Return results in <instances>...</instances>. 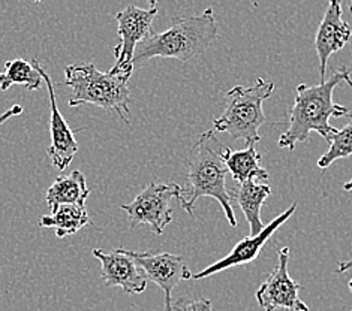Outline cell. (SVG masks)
Returning a JSON list of instances; mask_svg holds the SVG:
<instances>
[{"mask_svg": "<svg viewBox=\"0 0 352 311\" xmlns=\"http://www.w3.org/2000/svg\"><path fill=\"white\" fill-rule=\"evenodd\" d=\"M342 82L348 84L352 89V77L348 66L333 72L331 77L315 86L300 84L294 105L289 109L288 129L279 138V148H288L294 151L298 142H306L310 133L316 132L329 142L330 137L338 129L330 124L331 117H352V113L346 106L334 104V89Z\"/></svg>", "mask_w": 352, "mask_h": 311, "instance_id": "1", "label": "cell"}, {"mask_svg": "<svg viewBox=\"0 0 352 311\" xmlns=\"http://www.w3.org/2000/svg\"><path fill=\"white\" fill-rule=\"evenodd\" d=\"M223 150L225 146L216 138L214 130L201 133L186 159L189 189L183 190L179 203L184 211L194 217V207L199 198H214L221 204L231 228H236L237 218L231 204L232 196L225 181L228 168L223 161Z\"/></svg>", "mask_w": 352, "mask_h": 311, "instance_id": "2", "label": "cell"}, {"mask_svg": "<svg viewBox=\"0 0 352 311\" xmlns=\"http://www.w3.org/2000/svg\"><path fill=\"white\" fill-rule=\"evenodd\" d=\"M217 36L219 29L212 8H207L201 15L175 16L165 32L152 33L140 42L133 54V66L137 68L155 57L189 62L204 53Z\"/></svg>", "mask_w": 352, "mask_h": 311, "instance_id": "3", "label": "cell"}, {"mask_svg": "<svg viewBox=\"0 0 352 311\" xmlns=\"http://www.w3.org/2000/svg\"><path fill=\"white\" fill-rule=\"evenodd\" d=\"M65 86L71 87L68 100L71 108L85 104H94L108 111H116L126 124L131 114V93L128 82L129 75L117 72H100L94 63L69 65L65 68Z\"/></svg>", "mask_w": 352, "mask_h": 311, "instance_id": "4", "label": "cell"}, {"mask_svg": "<svg viewBox=\"0 0 352 311\" xmlns=\"http://www.w3.org/2000/svg\"><path fill=\"white\" fill-rule=\"evenodd\" d=\"M274 84L258 78L250 87L236 86L226 91L225 111L213 122L214 132H225L232 139H245L248 144L261 141L259 128L267 123L263 104L272 96Z\"/></svg>", "mask_w": 352, "mask_h": 311, "instance_id": "5", "label": "cell"}, {"mask_svg": "<svg viewBox=\"0 0 352 311\" xmlns=\"http://www.w3.org/2000/svg\"><path fill=\"white\" fill-rule=\"evenodd\" d=\"M183 189L179 184L150 183L142 189L131 204H122L120 208L129 216L131 228L146 223L153 233L162 235L166 226L173 222V200L180 199Z\"/></svg>", "mask_w": 352, "mask_h": 311, "instance_id": "6", "label": "cell"}, {"mask_svg": "<svg viewBox=\"0 0 352 311\" xmlns=\"http://www.w3.org/2000/svg\"><path fill=\"white\" fill-rule=\"evenodd\" d=\"M157 15V8L142 10V8L129 5L123 11L116 14L117 21V36L120 38V44L114 48L116 63L111 68L113 72L129 75L132 77L133 69V54L140 42L153 33L152 23Z\"/></svg>", "mask_w": 352, "mask_h": 311, "instance_id": "7", "label": "cell"}, {"mask_svg": "<svg viewBox=\"0 0 352 311\" xmlns=\"http://www.w3.org/2000/svg\"><path fill=\"white\" fill-rule=\"evenodd\" d=\"M279 262L274 270L268 274L267 280L256 290V301L264 311H276L287 308L289 311H309V307L300 299L298 284L288 273L289 249L283 247L278 251Z\"/></svg>", "mask_w": 352, "mask_h": 311, "instance_id": "8", "label": "cell"}, {"mask_svg": "<svg viewBox=\"0 0 352 311\" xmlns=\"http://www.w3.org/2000/svg\"><path fill=\"white\" fill-rule=\"evenodd\" d=\"M135 260L144 271L147 280L156 283L164 290L165 311H173V292L183 280H190L192 274L184 264L183 256L171 253H152V251H132L122 249Z\"/></svg>", "mask_w": 352, "mask_h": 311, "instance_id": "9", "label": "cell"}, {"mask_svg": "<svg viewBox=\"0 0 352 311\" xmlns=\"http://www.w3.org/2000/svg\"><path fill=\"white\" fill-rule=\"evenodd\" d=\"M33 66L39 71L41 77H43L44 82L47 84L48 90V97H50V109H52V115H50V133H52V144H50L47 154L52 159V163L57 170H66L72 161L75 154L78 151V142L75 139V132L69 128V124L66 123L65 117L62 115L60 109L57 108V100H56V91H54V84L47 71L43 68L38 60L32 62Z\"/></svg>", "mask_w": 352, "mask_h": 311, "instance_id": "10", "label": "cell"}, {"mask_svg": "<svg viewBox=\"0 0 352 311\" xmlns=\"http://www.w3.org/2000/svg\"><path fill=\"white\" fill-rule=\"evenodd\" d=\"M91 255L100 262V279L107 288H120L133 295L146 290L148 280L144 271L122 249L113 251L95 249Z\"/></svg>", "mask_w": 352, "mask_h": 311, "instance_id": "11", "label": "cell"}, {"mask_svg": "<svg viewBox=\"0 0 352 311\" xmlns=\"http://www.w3.org/2000/svg\"><path fill=\"white\" fill-rule=\"evenodd\" d=\"M296 209H297V203L292 204L288 209H285L280 216L276 217L272 223H268L261 232L255 235V237L243 238L240 242L236 244V247L231 250L230 255H226L223 259L217 260V262L212 264L210 266H207L206 270H203L201 273L194 274L192 275V279L194 280L207 279V277L228 270V268L254 262V260L259 256V253H261V250L267 244V241L272 238V235L278 231L292 214L296 213Z\"/></svg>", "mask_w": 352, "mask_h": 311, "instance_id": "12", "label": "cell"}, {"mask_svg": "<svg viewBox=\"0 0 352 311\" xmlns=\"http://www.w3.org/2000/svg\"><path fill=\"white\" fill-rule=\"evenodd\" d=\"M352 29L349 23L343 19V10H342V0H330L329 6H327L324 19L318 27L316 39H315V48L318 58H320V75L321 82L325 81V71L329 58L340 51L351 41Z\"/></svg>", "mask_w": 352, "mask_h": 311, "instance_id": "13", "label": "cell"}, {"mask_svg": "<svg viewBox=\"0 0 352 311\" xmlns=\"http://www.w3.org/2000/svg\"><path fill=\"white\" fill-rule=\"evenodd\" d=\"M261 154L258 153L256 144H248L245 150H231L225 147L223 161L228 172L239 184L254 181V183H267L270 178L264 168L261 166Z\"/></svg>", "mask_w": 352, "mask_h": 311, "instance_id": "14", "label": "cell"}, {"mask_svg": "<svg viewBox=\"0 0 352 311\" xmlns=\"http://www.w3.org/2000/svg\"><path fill=\"white\" fill-rule=\"evenodd\" d=\"M90 189L86 184V176L80 171H72L69 175L57 176L56 181L47 190V204L52 211L60 205L86 207Z\"/></svg>", "mask_w": 352, "mask_h": 311, "instance_id": "15", "label": "cell"}, {"mask_svg": "<svg viewBox=\"0 0 352 311\" xmlns=\"http://www.w3.org/2000/svg\"><path fill=\"white\" fill-rule=\"evenodd\" d=\"M270 195L272 189L267 183L248 181L240 184L236 190L237 204L250 226V237H255L265 228L261 220V208Z\"/></svg>", "mask_w": 352, "mask_h": 311, "instance_id": "16", "label": "cell"}, {"mask_svg": "<svg viewBox=\"0 0 352 311\" xmlns=\"http://www.w3.org/2000/svg\"><path fill=\"white\" fill-rule=\"evenodd\" d=\"M87 224H94V222L90 220L86 207L80 205H60L50 216L39 218L41 228H53L56 237L60 240L77 233Z\"/></svg>", "mask_w": 352, "mask_h": 311, "instance_id": "17", "label": "cell"}, {"mask_svg": "<svg viewBox=\"0 0 352 311\" xmlns=\"http://www.w3.org/2000/svg\"><path fill=\"white\" fill-rule=\"evenodd\" d=\"M44 80L39 71L32 62L24 58H14L5 63L3 71L0 72V90L6 91L12 86H23L30 91H36L43 87Z\"/></svg>", "mask_w": 352, "mask_h": 311, "instance_id": "18", "label": "cell"}, {"mask_svg": "<svg viewBox=\"0 0 352 311\" xmlns=\"http://www.w3.org/2000/svg\"><path fill=\"white\" fill-rule=\"evenodd\" d=\"M329 150L320 157L318 168L325 171L339 159H346L352 154V122L348 123L345 128L338 129L329 139Z\"/></svg>", "mask_w": 352, "mask_h": 311, "instance_id": "19", "label": "cell"}, {"mask_svg": "<svg viewBox=\"0 0 352 311\" xmlns=\"http://www.w3.org/2000/svg\"><path fill=\"white\" fill-rule=\"evenodd\" d=\"M173 310L175 311H213L212 301L206 298L188 299L180 298L175 304H173Z\"/></svg>", "mask_w": 352, "mask_h": 311, "instance_id": "20", "label": "cell"}, {"mask_svg": "<svg viewBox=\"0 0 352 311\" xmlns=\"http://www.w3.org/2000/svg\"><path fill=\"white\" fill-rule=\"evenodd\" d=\"M23 111H24V108L21 106V105H14L12 108H10V109H6V111L3 113V114H0V126H2L3 123H6L8 120H11L12 117H16V115H20V114H23Z\"/></svg>", "mask_w": 352, "mask_h": 311, "instance_id": "21", "label": "cell"}, {"mask_svg": "<svg viewBox=\"0 0 352 311\" xmlns=\"http://www.w3.org/2000/svg\"><path fill=\"white\" fill-rule=\"evenodd\" d=\"M352 268V257L349 260H340V262L338 264V270L336 273H346L348 270H351Z\"/></svg>", "mask_w": 352, "mask_h": 311, "instance_id": "22", "label": "cell"}, {"mask_svg": "<svg viewBox=\"0 0 352 311\" xmlns=\"http://www.w3.org/2000/svg\"><path fill=\"white\" fill-rule=\"evenodd\" d=\"M343 189L348 190V192H352V178L345 184V186H343Z\"/></svg>", "mask_w": 352, "mask_h": 311, "instance_id": "23", "label": "cell"}, {"mask_svg": "<svg viewBox=\"0 0 352 311\" xmlns=\"http://www.w3.org/2000/svg\"><path fill=\"white\" fill-rule=\"evenodd\" d=\"M157 2H159V0H148V3H150V6H152V8H156Z\"/></svg>", "mask_w": 352, "mask_h": 311, "instance_id": "24", "label": "cell"}, {"mask_svg": "<svg viewBox=\"0 0 352 311\" xmlns=\"http://www.w3.org/2000/svg\"><path fill=\"white\" fill-rule=\"evenodd\" d=\"M348 286H349V290H351V293H352V279L349 280V283H348Z\"/></svg>", "mask_w": 352, "mask_h": 311, "instance_id": "25", "label": "cell"}, {"mask_svg": "<svg viewBox=\"0 0 352 311\" xmlns=\"http://www.w3.org/2000/svg\"><path fill=\"white\" fill-rule=\"evenodd\" d=\"M33 2H35V3H41V2H43V0H33Z\"/></svg>", "mask_w": 352, "mask_h": 311, "instance_id": "26", "label": "cell"}, {"mask_svg": "<svg viewBox=\"0 0 352 311\" xmlns=\"http://www.w3.org/2000/svg\"><path fill=\"white\" fill-rule=\"evenodd\" d=\"M349 10H351V12H352V0L349 2Z\"/></svg>", "mask_w": 352, "mask_h": 311, "instance_id": "27", "label": "cell"}]
</instances>
